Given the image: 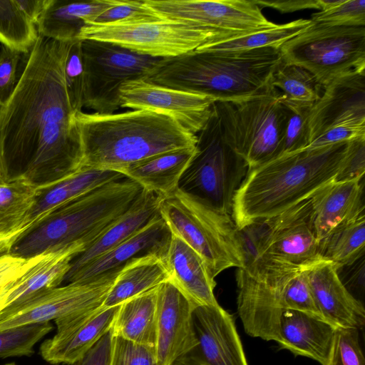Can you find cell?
I'll return each instance as SVG.
<instances>
[{"label": "cell", "mask_w": 365, "mask_h": 365, "mask_svg": "<svg viewBox=\"0 0 365 365\" xmlns=\"http://www.w3.org/2000/svg\"><path fill=\"white\" fill-rule=\"evenodd\" d=\"M69 42L38 34L16 87L0 113V159L41 190L82 167L76 113L68 99L64 65Z\"/></svg>", "instance_id": "6da1fadb"}, {"label": "cell", "mask_w": 365, "mask_h": 365, "mask_svg": "<svg viewBox=\"0 0 365 365\" xmlns=\"http://www.w3.org/2000/svg\"><path fill=\"white\" fill-rule=\"evenodd\" d=\"M348 142L283 153L248 169L233 199L237 227L276 216L332 182Z\"/></svg>", "instance_id": "7a4b0ae2"}, {"label": "cell", "mask_w": 365, "mask_h": 365, "mask_svg": "<svg viewBox=\"0 0 365 365\" xmlns=\"http://www.w3.org/2000/svg\"><path fill=\"white\" fill-rule=\"evenodd\" d=\"M83 148L82 167L121 172L165 152L194 147L197 135L172 117L147 110L76 114Z\"/></svg>", "instance_id": "3957f363"}, {"label": "cell", "mask_w": 365, "mask_h": 365, "mask_svg": "<svg viewBox=\"0 0 365 365\" xmlns=\"http://www.w3.org/2000/svg\"><path fill=\"white\" fill-rule=\"evenodd\" d=\"M280 48L190 52L163 58L145 80L178 91L206 95L216 101L239 100L269 89L282 63Z\"/></svg>", "instance_id": "277c9868"}, {"label": "cell", "mask_w": 365, "mask_h": 365, "mask_svg": "<svg viewBox=\"0 0 365 365\" xmlns=\"http://www.w3.org/2000/svg\"><path fill=\"white\" fill-rule=\"evenodd\" d=\"M143 191L139 184L127 178L93 189L51 212L22 235L10 253L29 258L76 245L85 249L123 215Z\"/></svg>", "instance_id": "5b68a950"}, {"label": "cell", "mask_w": 365, "mask_h": 365, "mask_svg": "<svg viewBox=\"0 0 365 365\" xmlns=\"http://www.w3.org/2000/svg\"><path fill=\"white\" fill-rule=\"evenodd\" d=\"M237 237L246 270L269 265L305 269L322 260L310 198L237 228Z\"/></svg>", "instance_id": "8992f818"}, {"label": "cell", "mask_w": 365, "mask_h": 365, "mask_svg": "<svg viewBox=\"0 0 365 365\" xmlns=\"http://www.w3.org/2000/svg\"><path fill=\"white\" fill-rule=\"evenodd\" d=\"M159 211L172 235L203 259L214 278L228 268L243 267L237 227L231 215L179 188L160 197Z\"/></svg>", "instance_id": "52a82bcc"}, {"label": "cell", "mask_w": 365, "mask_h": 365, "mask_svg": "<svg viewBox=\"0 0 365 365\" xmlns=\"http://www.w3.org/2000/svg\"><path fill=\"white\" fill-rule=\"evenodd\" d=\"M225 140L248 169L280 155L288 117L282 93L271 86L247 98L215 101Z\"/></svg>", "instance_id": "ba28073f"}, {"label": "cell", "mask_w": 365, "mask_h": 365, "mask_svg": "<svg viewBox=\"0 0 365 365\" xmlns=\"http://www.w3.org/2000/svg\"><path fill=\"white\" fill-rule=\"evenodd\" d=\"M197 137L196 152L178 188L231 215L235 195L248 167L225 140L215 104L208 122Z\"/></svg>", "instance_id": "9c48e42d"}, {"label": "cell", "mask_w": 365, "mask_h": 365, "mask_svg": "<svg viewBox=\"0 0 365 365\" xmlns=\"http://www.w3.org/2000/svg\"><path fill=\"white\" fill-rule=\"evenodd\" d=\"M282 60L304 68L323 89L333 80L365 71V26L314 23L280 47Z\"/></svg>", "instance_id": "30bf717a"}, {"label": "cell", "mask_w": 365, "mask_h": 365, "mask_svg": "<svg viewBox=\"0 0 365 365\" xmlns=\"http://www.w3.org/2000/svg\"><path fill=\"white\" fill-rule=\"evenodd\" d=\"M237 34L170 20L134 24L91 22L82 28L79 39L113 43L140 54L168 58L192 52L205 43Z\"/></svg>", "instance_id": "8fae6325"}, {"label": "cell", "mask_w": 365, "mask_h": 365, "mask_svg": "<svg viewBox=\"0 0 365 365\" xmlns=\"http://www.w3.org/2000/svg\"><path fill=\"white\" fill-rule=\"evenodd\" d=\"M83 107L99 114L121 108L119 88L126 81L146 80L163 59L136 53L113 43L82 40Z\"/></svg>", "instance_id": "7c38bea8"}, {"label": "cell", "mask_w": 365, "mask_h": 365, "mask_svg": "<svg viewBox=\"0 0 365 365\" xmlns=\"http://www.w3.org/2000/svg\"><path fill=\"white\" fill-rule=\"evenodd\" d=\"M162 19L194 24L230 34L271 28L261 8L247 0H144Z\"/></svg>", "instance_id": "4fadbf2b"}, {"label": "cell", "mask_w": 365, "mask_h": 365, "mask_svg": "<svg viewBox=\"0 0 365 365\" xmlns=\"http://www.w3.org/2000/svg\"><path fill=\"white\" fill-rule=\"evenodd\" d=\"M118 273L88 283L53 288L21 305L0 319V330L47 322L102 306Z\"/></svg>", "instance_id": "5bb4252c"}, {"label": "cell", "mask_w": 365, "mask_h": 365, "mask_svg": "<svg viewBox=\"0 0 365 365\" xmlns=\"http://www.w3.org/2000/svg\"><path fill=\"white\" fill-rule=\"evenodd\" d=\"M119 97L121 108L165 114L195 135L206 125L216 101L206 95L160 86L144 79L123 83Z\"/></svg>", "instance_id": "9a60e30c"}, {"label": "cell", "mask_w": 365, "mask_h": 365, "mask_svg": "<svg viewBox=\"0 0 365 365\" xmlns=\"http://www.w3.org/2000/svg\"><path fill=\"white\" fill-rule=\"evenodd\" d=\"M198 346L172 365H248L232 316L219 304L194 309Z\"/></svg>", "instance_id": "2e32d148"}, {"label": "cell", "mask_w": 365, "mask_h": 365, "mask_svg": "<svg viewBox=\"0 0 365 365\" xmlns=\"http://www.w3.org/2000/svg\"><path fill=\"white\" fill-rule=\"evenodd\" d=\"M118 307L101 306L55 319L56 332L41 344V356L51 364L73 365L110 330Z\"/></svg>", "instance_id": "e0dca14e"}, {"label": "cell", "mask_w": 365, "mask_h": 365, "mask_svg": "<svg viewBox=\"0 0 365 365\" xmlns=\"http://www.w3.org/2000/svg\"><path fill=\"white\" fill-rule=\"evenodd\" d=\"M157 365H172L198 346L194 307L170 281L157 289Z\"/></svg>", "instance_id": "ac0fdd59"}, {"label": "cell", "mask_w": 365, "mask_h": 365, "mask_svg": "<svg viewBox=\"0 0 365 365\" xmlns=\"http://www.w3.org/2000/svg\"><path fill=\"white\" fill-rule=\"evenodd\" d=\"M338 126L365 127V71L341 76L324 88L310 111L309 143Z\"/></svg>", "instance_id": "d6986e66"}, {"label": "cell", "mask_w": 365, "mask_h": 365, "mask_svg": "<svg viewBox=\"0 0 365 365\" xmlns=\"http://www.w3.org/2000/svg\"><path fill=\"white\" fill-rule=\"evenodd\" d=\"M236 282L237 312L245 331L250 336L278 343L284 310L277 287L242 268H237Z\"/></svg>", "instance_id": "ffe728a7"}, {"label": "cell", "mask_w": 365, "mask_h": 365, "mask_svg": "<svg viewBox=\"0 0 365 365\" xmlns=\"http://www.w3.org/2000/svg\"><path fill=\"white\" fill-rule=\"evenodd\" d=\"M172 233L160 216L117 247L89 262L64 281L88 283L112 274L119 273L136 258L155 255L165 259Z\"/></svg>", "instance_id": "44dd1931"}, {"label": "cell", "mask_w": 365, "mask_h": 365, "mask_svg": "<svg viewBox=\"0 0 365 365\" xmlns=\"http://www.w3.org/2000/svg\"><path fill=\"white\" fill-rule=\"evenodd\" d=\"M305 272L324 321L334 327L359 330L364 327V307L341 282L334 264L320 260L305 269Z\"/></svg>", "instance_id": "7402d4cb"}, {"label": "cell", "mask_w": 365, "mask_h": 365, "mask_svg": "<svg viewBox=\"0 0 365 365\" xmlns=\"http://www.w3.org/2000/svg\"><path fill=\"white\" fill-rule=\"evenodd\" d=\"M83 250V246L76 245L44 252L38 262L9 285L0 303V319L31 299L59 287L72 259Z\"/></svg>", "instance_id": "603a6c76"}, {"label": "cell", "mask_w": 365, "mask_h": 365, "mask_svg": "<svg viewBox=\"0 0 365 365\" xmlns=\"http://www.w3.org/2000/svg\"><path fill=\"white\" fill-rule=\"evenodd\" d=\"M310 200L313 227L319 242L336 227L365 214L361 180L332 181Z\"/></svg>", "instance_id": "cb8c5ba5"}, {"label": "cell", "mask_w": 365, "mask_h": 365, "mask_svg": "<svg viewBox=\"0 0 365 365\" xmlns=\"http://www.w3.org/2000/svg\"><path fill=\"white\" fill-rule=\"evenodd\" d=\"M171 282L191 305L218 304L214 294L216 285L203 259L180 238L172 235L165 258Z\"/></svg>", "instance_id": "d4e9b609"}, {"label": "cell", "mask_w": 365, "mask_h": 365, "mask_svg": "<svg viewBox=\"0 0 365 365\" xmlns=\"http://www.w3.org/2000/svg\"><path fill=\"white\" fill-rule=\"evenodd\" d=\"M160 197L143 190L134 204L72 259L64 281L97 257L125 241L160 216ZM63 281V282H64Z\"/></svg>", "instance_id": "484cf974"}, {"label": "cell", "mask_w": 365, "mask_h": 365, "mask_svg": "<svg viewBox=\"0 0 365 365\" xmlns=\"http://www.w3.org/2000/svg\"><path fill=\"white\" fill-rule=\"evenodd\" d=\"M335 329L334 326L301 312L285 309L279 322L281 348L295 356L308 357L328 365Z\"/></svg>", "instance_id": "4316f807"}, {"label": "cell", "mask_w": 365, "mask_h": 365, "mask_svg": "<svg viewBox=\"0 0 365 365\" xmlns=\"http://www.w3.org/2000/svg\"><path fill=\"white\" fill-rule=\"evenodd\" d=\"M115 0L68 1L48 0L36 28L39 35L62 42L79 39L82 28L95 22L103 13L115 5Z\"/></svg>", "instance_id": "83f0119b"}, {"label": "cell", "mask_w": 365, "mask_h": 365, "mask_svg": "<svg viewBox=\"0 0 365 365\" xmlns=\"http://www.w3.org/2000/svg\"><path fill=\"white\" fill-rule=\"evenodd\" d=\"M116 171L81 167L78 171L41 190L25 225L30 230L61 205L112 181L125 178ZM28 230V231H29Z\"/></svg>", "instance_id": "f1b7e54d"}, {"label": "cell", "mask_w": 365, "mask_h": 365, "mask_svg": "<svg viewBox=\"0 0 365 365\" xmlns=\"http://www.w3.org/2000/svg\"><path fill=\"white\" fill-rule=\"evenodd\" d=\"M196 152V145L160 153L123 170L125 178L160 197L178 188L180 180Z\"/></svg>", "instance_id": "f546056e"}, {"label": "cell", "mask_w": 365, "mask_h": 365, "mask_svg": "<svg viewBox=\"0 0 365 365\" xmlns=\"http://www.w3.org/2000/svg\"><path fill=\"white\" fill-rule=\"evenodd\" d=\"M165 259L155 255L135 259L118 274L102 306L115 307L170 281Z\"/></svg>", "instance_id": "4dcf8cb0"}, {"label": "cell", "mask_w": 365, "mask_h": 365, "mask_svg": "<svg viewBox=\"0 0 365 365\" xmlns=\"http://www.w3.org/2000/svg\"><path fill=\"white\" fill-rule=\"evenodd\" d=\"M158 287L119 305L110 329L113 336L155 347Z\"/></svg>", "instance_id": "1f68e13d"}, {"label": "cell", "mask_w": 365, "mask_h": 365, "mask_svg": "<svg viewBox=\"0 0 365 365\" xmlns=\"http://www.w3.org/2000/svg\"><path fill=\"white\" fill-rule=\"evenodd\" d=\"M311 19H297L271 28L220 38L197 48L196 51L227 52L264 47L280 48L284 43L311 26Z\"/></svg>", "instance_id": "d6a6232c"}, {"label": "cell", "mask_w": 365, "mask_h": 365, "mask_svg": "<svg viewBox=\"0 0 365 365\" xmlns=\"http://www.w3.org/2000/svg\"><path fill=\"white\" fill-rule=\"evenodd\" d=\"M41 192L40 187L22 173L0 184V235L26 226V217Z\"/></svg>", "instance_id": "836d02e7"}, {"label": "cell", "mask_w": 365, "mask_h": 365, "mask_svg": "<svg viewBox=\"0 0 365 365\" xmlns=\"http://www.w3.org/2000/svg\"><path fill=\"white\" fill-rule=\"evenodd\" d=\"M365 214L336 227L320 241L322 260L336 267L353 262L364 255Z\"/></svg>", "instance_id": "e575fe53"}, {"label": "cell", "mask_w": 365, "mask_h": 365, "mask_svg": "<svg viewBox=\"0 0 365 365\" xmlns=\"http://www.w3.org/2000/svg\"><path fill=\"white\" fill-rule=\"evenodd\" d=\"M270 86L281 90L285 102L307 106H313L324 90L307 70L283 61L273 73Z\"/></svg>", "instance_id": "d590c367"}, {"label": "cell", "mask_w": 365, "mask_h": 365, "mask_svg": "<svg viewBox=\"0 0 365 365\" xmlns=\"http://www.w3.org/2000/svg\"><path fill=\"white\" fill-rule=\"evenodd\" d=\"M38 36L36 24L26 15L16 0H0V43L28 54Z\"/></svg>", "instance_id": "8d00e7d4"}, {"label": "cell", "mask_w": 365, "mask_h": 365, "mask_svg": "<svg viewBox=\"0 0 365 365\" xmlns=\"http://www.w3.org/2000/svg\"><path fill=\"white\" fill-rule=\"evenodd\" d=\"M53 329L47 322L0 330V357L31 356L34 346Z\"/></svg>", "instance_id": "74e56055"}, {"label": "cell", "mask_w": 365, "mask_h": 365, "mask_svg": "<svg viewBox=\"0 0 365 365\" xmlns=\"http://www.w3.org/2000/svg\"><path fill=\"white\" fill-rule=\"evenodd\" d=\"M281 291L283 310H295L324 320L314 301L305 269L290 271L284 279Z\"/></svg>", "instance_id": "f35d334b"}, {"label": "cell", "mask_w": 365, "mask_h": 365, "mask_svg": "<svg viewBox=\"0 0 365 365\" xmlns=\"http://www.w3.org/2000/svg\"><path fill=\"white\" fill-rule=\"evenodd\" d=\"M283 103L288 108V117L280 155L299 151L308 147L309 120L312 107L289 103L284 99Z\"/></svg>", "instance_id": "ab89813d"}, {"label": "cell", "mask_w": 365, "mask_h": 365, "mask_svg": "<svg viewBox=\"0 0 365 365\" xmlns=\"http://www.w3.org/2000/svg\"><path fill=\"white\" fill-rule=\"evenodd\" d=\"M64 79L73 110L76 113L82 111L84 83L82 40L69 42L64 65Z\"/></svg>", "instance_id": "60d3db41"}, {"label": "cell", "mask_w": 365, "mask_h": 365, "mask_svg": "<svg viewBox=\"0 0 365 365\" xmlns=\"http://www.w3.org/2000/svg\"><path fill=\"white\" fill-rule=\"evenodd\" d=\"M314 23L328 26H365V0H338L312 15Z\"/></svg>", "instance_id": "b9f144b4"}, {"label": "cell", "mask_w": 365, "mask_h": 365, "mask_svg": "<svg viewBox=\"0 0 365 365\" xmlns=\"http://www.w3.org/2000/svg\"><path fill=\"white\" fill-rule=\"evenodd\" d=\"M162 19L144 0H115V5L99 16L94 23L134 24Z\"/></svg>", "instance_id": "7bdbcfd3"}, {"label": "cell", "mask_w": 365, "mask_h": 365, "mask_svg": "<svg viewBox=\"0 0 365 365\" xmlns=\"http://www.w3.org/2000/svg\"><path fill=\"white\" fill-rule=\"evenodd\" d=\"M328 365H365L359 329L336 327Z\"/></svg>", "instance_id": "ee69618b"}, {"label": "cell", "mask_w": 365, "mask_h": 365, "mask_svg": "<svg viewBox=\"0 0 365 365\" xmlns=\"http://www.w3.org/2000/svg\"><path fill=\"white\" fill-rule=\"evenodd\" d=\"M110 365H157L155 347L112 335Z\"/></svg>", "instance_id": "f6af8a7d"}, {"label": "cell", "mask_w": 365, "mask_h": 365, "mask_svg": "<svg viewBox=\"0 0 365 365\" xmlns=\"http://www.w3.org/2000/svg\"><path fill=\"white\" fill-rule=\"evenodd\" d=\"M365 173V137L348 142L346 153L334 182L360 180Z\"/></svg>", "instance_id": "bcb514c9"}, {"label": "cell", "mask_w": 365, "mask_h": 365, "mask_svg": "<svg viewBox=\"0 0 365 365\" xmlns=\"http://www.w3.org/2000/svg\"><path fill=\"white\" fill-rule=\"evenodd\" d=\"M23 53L1 46L0 50V103L4 105L18 82L19 66Z\"/></svg>", "instance_id": "7dc6e473"}, {"label": "cell", "mask_w": 365, "mask_h": 365, "mask_svg": "<svg viewBox=\"0 0 365 365\" xmlns=\"http://www.w3.org/2000/svg\"><path fill=\"white\" fill-rule=\"evenodd\" d=\"M43 253L29 258L10 252L0 255V289L13 283L38 262Z\"/></svg>", "instance_id": "c3c4849f"}, {"label": "cell", "mask_w": 365, "mask_h": 365, "mask_svg": "<svg viewBox=\"0 0 365 365\" xmlns=\"http://www.w3.org/2000/svg\"><path fill=\"white\" fill-rule=\"evenodd\" d=\"M259 7H270L282 13L294 12L307 9L325 10L333 6L337 0H287L264 1L253 0Z\"/></svg>", "instance_id": "681fc988"}, {"label": "cell", "mask_w": 365, "mask_h": 365, "mask_svg": "<svg viewBox=\"0 0 365 365\" xmlns=\"http://www.w3.org/2000/svg\"><path fill=\"white\" fill-rule=\"evenodd\" d=\"M111 341L110 330L73 365H110Z\"/></svg>", "instance_id": "f907efd6"}, {"label": "cell", "mask_w": 365, "mask_h": 365, "mask_svg": "<svg viewBox=\"0 0 365 365\" xmlns=\"http://www.w3.org/2000/svg\"><path fill=\"white\" fill-rule=\"evenodd\" d=\"M16 2L36 26L47 4L48 0H16Z\"/></svg>", "instance_id": "816d5d0a"}, {"label": "cell", "mask_w": 365, "mask_h": 365, "mask_svg": "<svg viewBox=\"0 0 365 365\" xmlns=\"http://www.w3.org/2000/svg\"><path fill=\"white\" fill-rule=\"evenodd\" d=\"M11 178L9 170L3 164L0 159V184H2Z\"/></svg>", "instance_id": "f5cc1de1"}, {"label": "cell", "mask_w": 365, "mask_h": 365, "mask_svg": "<svg viewBox=\"0 0 365 365\" xmlns=\"http://www.w3.org/2000/svg\"><path fill=\"white\" fill-rule=\"evenodd\" d=\"M4 365H16V364L14 362H10V363L5 364Z\"/></svg>", "instance_id": "db71d44e"}, {"label": "cell", "mask_w": 365, "mask_h": 365, "mask_svg": "<svg viewBox=\"0 0 365 365\" xmlns=\"http://www.w3.org/2000/svg\"><path fill=\"white\" fill-rule=\"evenodd\" d=\"M2 106H3V105L0 103V113H1V108H2Z\"/></svg>", "instance_id": "11a10c76"}, {"label": "cell", "mask_w": 365, "mask_h": 365, "mask_svg": "<svg viewBox=\"0 0 365 365\" xmlns=\"http://www.w3.org/2000/svg\"><path fill=\"white\" fill-rule=\"evenodd\" d=\"M1 236V235H0Z\"/></svg>", "instance_id": "9f6ffc18"}]
</instances>
